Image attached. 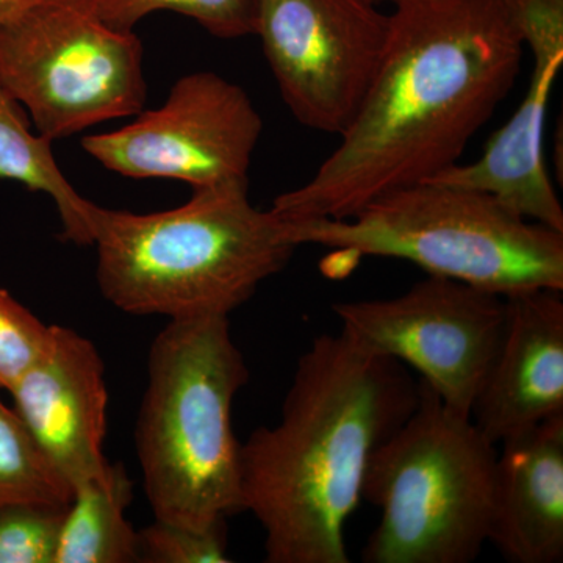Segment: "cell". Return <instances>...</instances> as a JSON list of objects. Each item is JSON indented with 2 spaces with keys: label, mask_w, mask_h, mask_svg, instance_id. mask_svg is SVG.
Here are the masks:
<instances>
[{
  "label": "cell",
  "mask_w": 563,
  "mask_h": 563,
  "mask_svg": "<svg viewBox=\"0 0 563 563\" xmlns=\"http://www.w3.org/2000/svg\"><path fill=\"white\" fill-rule=\"evenodd\" d=\"M525 47L501 0L396 3L383 63L342 143L272 210L287 220H347L457 165L514 90Z\"/></svg>",
  "instance_id": "1"
},
{
  "label": "cell",
  "mask_w": 563,
  "mask_h": 563,
  "mask_svg": "<svg viewBox=\"0 0 563 563\" xmlns=\"http://www.w3.org/2000/svg\"><path fill=\"white\" fill-rule=\"evenodd\" d=\"M406 366L340 331L296 365L280 420L240 448L242 507L265 532L268 563H347L346 523L376 448L415 409Z\"/></svg>",
  "instance_id": "2"
},
{
  "label": "cell",
  "mask_w": 563,
  "mask_h": 563,
  "mask_svg": "<svg viewBox=\"0 0 563 563\" xmlns=\"http://www.w3.org/2000/svg\"><path fill=\"white\" fill-rule=\"evenodd\" d=\"M92 246L111 306L168 320L231 317L298 250L284 218L252 206L247 181L196 188L154 213L99 207Z\"/></svg>",
  "instance_id": "3"
},
{
  "label": "cell",
  "mask_w": 563,
  "mask_h": 563,
  "mask_svg": "<svg viewBox=\"0 0 563 563\" xmlns=\"http://www.w3.org/2000/svg\"><path fill=\"white\" fill-rule=\"evenodd\" d=\"M247 380L229 317L169 320L155 336L135 429L155 520L207 529L243 512L232 410Z\"/></svg>",
  "instance_id": "4"
},
{
  "label": "cell",
  "mask_w": 563,
  "mask_h": 563,
  "mask_svg": "<svg viewBox=\"0 0 563 563\" xmlns=\"http://www.w3.org/2000/svg\"><path fill=\"white\" fill-rule=\"evenodd\" d=\"M284 220L298 247L402 258L503 298L563 291V232L526 220L488 192L422 181L374 199L347 220Z\"/></svg>",
  "instance_id": "5"
},
{
  "label": "cell",
  "mask_w": 563,
  "mask_h": 563,
  "mask_svg": "<svg viewBox=\"0 0 563 563\" xmlns=\"http://www.w3.org/2000/svg\"><path fill=\"white\" fill-rule=\"evenodd\" d=\"M498 446L420 380L417 406L376 448L363 498L380 510L365 563H470L490 539Z\"/></svg>",
  "instance_id": "6"
},
{
  "label": "cell",
  "mask_w": 563,
  "mask_h": 563,
  "mask_svg": "<svg viewBox=\"0 0 563 563\" xmlns=\"http://www.w3.org/2000/svg\"><path fill=\"white\" fill-rule=\"evenodd\" d=\"M0 88L41 136L68 139L144 110L143 43L107 25L95 0H41L0 24Z\"/></svg>",
  "instance_id": "7"
},
{
  "label": "cell",
  "mask_w": 563,
  "mask_h": 563,
  "mask_svg": "<svg viewBox=\"0 0 563 563\" xmlns=\"http://www.w3.org/2000/svg\"><path fill=\"white\" fill-rule=\"evenodd\" d=\"M376 0H257L255 32L292 118L342 135L387 49L390 14Z\"/></svg>",
  "instance_id": "8"
},
{
  "label": "cell",
  "mask_w": 563,
  "mask_h": 563,
  "mask_svg": "<svg viewBox=\"0 0 563 563\" xmlns=\"http://www.w3.org/2000/svg\"><path fill=\"white\" fill-rule=\"evenodd\" d=\"M263 131L244 88L211 70L187 74L157 109L113 132L81 140L88 155L122 177L184 181L196 188L247 181Z\"/></svg>",
  "instance_id": "9"
},
{
  "label": "cell",
  "mask_w": 563,
  "mask_h": 563,
  "mask_svg": "<svg viewBox=\"0 0 563 563\" xmlns=\"http://www.w3.org/2000/svg\"><path fill=\"white\" fill-rule=\"evenodd\" d=\"M342 331L421 374L444 402L472 415L507 321V299L429 274L391 299L336 302Z\"/></svg>",
  "instance_id": "10"
},
{
  "label": "cell",
  "mask_w": 563,
  "mask_h": 563,
  "mask_svg": "<svg viewBox=\"0 0 563 563\" xmlns=\"http://www.w3.org/2000/svg\"><path fill=\"white\" fill-rule=\"evenodd\" d=\"M9 393L14 412L73 492L109 466L103 454L109 387L90 339L52 325L43 357Z\"/></svg>",
  "instance_id": "11"
},
{
  "label": "cell",
  "mask_w": 563,
  "mask_h": 563,
  "mask_svg": "<svg viewBox=\"0 0 563 563\" xmlns=\"http://www.w3.org/2000/svg\"><path fill=\"white\" fill-rule=\"evenodd\" d=\"M506 299L501 343L472 407L474 424L496 446L563 413L562 291Z\"/></svg>",
  "instance_id": "12"
},
{
  "label": "cell",
  "mask_w": 563,
  "mask_h": 563,
  "mask_svg": "<svg viewBox=\"0 0 563 563\" xmlns=\"http://www.w3.org/2000/svg\"><path fill=\"white\" fill-rule=\"evenodd\" d=\"M499 444L488 543L512 563H561L563 413Z\"/></svg>",
  "instance_id": "13"
},
{
  "label": "cell",
  "mask_w": 563,
  "mask_h": 563,
  "mask_svg": "<svg viewBox=\"0 0 563 563\" xmlns=\"http://www.w3.org/2000/svg\"><path fill=\"white\" fill-rule=\"evenodd\" d=\"M563 58L533 62L523 102L493 133L479 161L454 165L432 180L451 187L488 192L518 214L563 232V209L543 155V131L551 90Z\"/></svg>",
  "instance_id": "14"
},
{
  "label": "cell",
  "mask_w": 563,
  "mask_h": 563,
  "mask_svg": "<svg viewBox=\"0 0 563 563\" xmlns=\"http://www.w3.org/2000/svg\"><path fill=\"white\" fill-rule=\"evenodd\" d=\"M133 483L111 465L74 488L63 520L55 563H135L139 531L125 517Z\"/></svg>",
  "instance_id": "15"
},
{
  "label": "cell",
  "mask_w": 563,
  "mask_h": 563,
  "mask_svg": "<svg viewBox=\"0 0 563 563\" xmlns=\"http://www.w3.org/2000/svg\"><path fill=\"white\" fill-rule=\"evenodd\" d=\"M0 180L49 196L62 221V235L77 246H92L99 206L80 195L55 161L52 141L33 129L29 114L0 88Z\"/></svg>",
  "instance_id": "16"
},
{
  "label": "cell",
  "mask_w": 563,
  "mask_h": 563,
  "mask_svg": "<svg viewBox=\"0 0 563 563\" xmlns=\"http://www.w3.org/2000/svg\"><path fill=\"white\" fill-rule=\"evenodd\" d=\"M73 493L41 453L20 415L0 401V506L18 501L68 506Z\"/></svg>",
  "instance_id": "17"
},
{
  "label": "cell",
  "mask_w": 563,
  "mask_h": 563,
  "mask_svg": "<svg viewBox=\"0 0 563 563\" xmlns=\"http://www.w3.org/2000/svg\"><path fill=\"white\" fill-rule=\"evenodd\" d=\"M95 10L111 29L135 31L139 22L158 11L190 18L220 40L254 35L257 0H95Z\"/></svg>",
  "instance_id": "18"
},
{
  "label": "cell",
  "mask_w": 563,
  "mask_h": 563,
  "mask_svg": "<svg viewBox=\"0 0 563 563\" xmlns=\"http://www.w3.org/2000/svg\"><path fill=\"white\" fill-rule=\"evenodd\" d=\"M68 506L43 501L0 506V563H55Z\"/></svg>",
  "instance_id": "19"
},
{
  "label": "cell",
  "mask_w": 563,
  "mask_h": 563,
  "mask_svg": "<svg viewBox=\"0 0 563 563\" xmlns=\"http://www.w3.org/2000/svg\"><path fill=\"white\" fill-rule=\"evenodd\" d=\"M52 325L0 287V391H10L43 357Z\"/></svg>",
  "instance_id": "20"
},
{
  "label": "cell",
  "mask_w": 563,
  "mask_h": 563,
  "mask_svg": "<svg viewBox=\"0 0 563 563\" xmlns=\"http://www.w3.org/2000/svg\"><path fill=\"white\" fill-rule=\"evenodd\" d=\"M139 559L144 563H228V528L224 523L207 529L154 523L139 531Z\"/></svg>",
  "instance_id": "21"
},
{
  "label": "cell",
  "mask_w": 563,
  "mask_h": 563,
  "mask_svg": "<svg viewBox=\"0 0 563 563\" xmlns=\"http://www.w3.org/2000/svg\"><path fill=\"white\" fill-rule=\"evenodd\" d=\"M533 62L563 58V0H501Z\"/></svg>",
  "instance_id": "22"
},
{
  "label": "cell",
  "mask_w": 563,
  "mask_h": 563,
  "mask_svg": "<svg viewBox=\"0 0 563 563\" xmlns=\"http://www.w3.org/2000/svg\"><path fill=\"white\" fill-rule=\"evenodd\" d=\"M41 0H0V24L36 5Z\"/></svg>",
  "instance_id": "23"
},
{
  "label": "cell",
  "mask_w": 563,
  "mask_h": 563,
  "mask_svg": "<svg viewBox=\"0 0 563 563\" xmlns=\"http://www.w3.org/2000/svg\"><path fill=\"white\" fill-rule=\"evenodd\" d=\"M377 3H380V2H391V3H398V2H401V0H376Z\"/></svg>",
  "instance_id": "24"
}]
</instances>
